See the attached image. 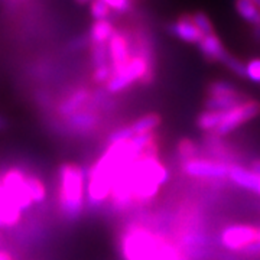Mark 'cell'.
<instances>
[{"instance_id":"4fadbf2b","label":"cell","mask_w":260,"mask_h":260,"mask_svg":"<svg viewBox=\"0 0 260 260\" xmlns=\"http://www.w3.org/2000/svg\"><path fill=\"white\" fill-rule=\"evenodd\" d=\"M64 120L68 132H71L74 135H87V133L93 132L97 127L100 117L95 112L83 109V110L77 112L73 116L64 119Z\"/></svg>"},{"instance_id":"83f0119b","label":"cell","mask_w":260,"mask_h":260,"mask_svg":"<svg viewBox=\"0 0 260 260\" xmlns=\"http://www.w3.org/2000/svg\"><path fill=\"white\" fill-rule=\"evenodd\" d=\"M113 75V68L112 64H106V65H100V67H95L93 71V81L95 84H106Z\"/></svg>"},{"instance_id":"9c48e42d","label":"cell","mask_w":260,"mask_h":260,"mask_svg":"<svg viewBox=\"0 0 260 260\" xmlns=\"http://www.w3.org/2000/svg\"><path fill=\"white\" fill-rule=\"evenodd\" d=\"M168 32L174 37L184 41L186 44H200L205 37L204 34L197 28L191 15H182L172 23L168 25Z\"/></svg>"},{"instance_id":"ba28073f","label":"cell","mask_w":260,"mask_h":260,"mask_svg":"<svg viewBox=\"0 0 260 260\" xmlns=\"http://www.w3.org/2000/svg\"><path fill=\"white\" fill-rule=\"evenodd\" d=\"M2 184L22 211L30 210V207L34 205V201L29 194L26 174L23 171H20L18 168H9L2 175Z\"/></svg>"},{"instance_id":"5b68a950","label":"cell","mask_w":260,"mask_h":260,"mask_svg":"<svg viewBox=\"0 0 260 260\" xmlns=\"http://www.w3.org/2000/svg\"><path fill=\"white\" fill-rule=\"evenodd\" d=\"M153 80V68L150 59L145 54H139L130 58L120 70L114 71L112 78L104 84L106 91L110 94H119L127 90L130 85L136 81L142 84L152 83Z\"/></svg>"},{"instance_id":"9a60e30c","label":"cell","mask_w":260,"mask_h":260,"mask_svg":"<svg viewBox=\"0 0 260 260\" xmlns=\"http://www.w3.org/2000/svg\"><path fill=\"white\" fill-rule=\"evenodd\" d=\"M198 48L201 54L208 59V61H215L223 64L225 56L229 55V51L224 48L221 39L217 37L215 34H210L203 38V41L198 44Z\"/></svg>"},{"instance_id":"52a82bcc","label":"cell","mask_w":260,"mask_h":260,"mask_svg":"<svg viewBox=\"0 0 260 260\" xmlns=\"http://www.w3.org/2000/svg\"><path fill=\"white\" fill-rule=\"evenodd\" d=\"M260 114V103L256 100H244L236 107H233L227 112H223V119L218 127L215 129L213 136L224 138L233 133L234 130L242 127L243 124L249 123L254 117Z\"/></svg>"},{"instance_id":"e0dca14e","label":"cell","mask_w":260,"mask_h":260,"mask_svg":"<svg viewBox=\"0 0 260 260\" xmlns=\"http://www.w3.org/2000/svg\"><path fill=\"white\" fill-rule=\"evenodd\" d=\"M244 95H220V97H207L204 102V109L210 112H227L237 104L244 102Z\"/></svg>"},{"instance_id":"e575fe53","label":"cell","mask_w":260,"mask_h":260,"mask_svg":"<svg viewBox=\"0 0 260 260\" xmlns=\"http://www.w3.org/2000/svg\"><path fill=\"white\" fill-rule=\"evenodd\" d=\"M0 182H2V175H0Z\"/></svg>"},{"instance_id":"277c9868","label":"cell","mask_w":260,"mask_h":260,"mask_svg":"<svg viewBox=\"0 0 260 260\" xmlns=\"http://www.w3.org/2000/svg\"><path fill=\"white\" fill-rule=\"evenodd\" d=\"M218 244L233 256L244 260H260V225L232 223L218 232Z\"/></svg>"},{"instance_id":"d6986e66","label":"cell","mask_w":260,"mask_h":260,"mask_svg":"<svg viewBox=\"0 0 260 260\" xmlns=\"http://www.w3.org/2000/svg\"><path fill=\"white\" fill-rule=\"evenodd\" d=\"M234 6L243 20L253 26H260V9L251 0H236Z\"/></svg>"},{"instance_id":"cb8c5ba5","label":"cell","mask_w":260,"mask_h":260,"mask_svg":"<svg viewBox=\"0 0 260 260\" xmlns=\"http://www.w3.org/2000/svg\"><path fill=\"white\" fill-rule=\"evenodd\" d=\"M91 62L94 68L100 65L110 64V55L107 45H91Z\"/></svg>"},{"instance_id":"7402d4cb","label":"cell","mask_w":260,"mask_h":260,"mask_svg":"<svg viewBox=\"0 0 260 260\" xmlns=\"http://www.w3.org/2000/svg\"><path fill=\"white\" fill-rule=\"evenodd\" d=\"M201 153H203V149L195 140L184 138L178 142L177 155L181 162L188 160V159L198 158V156H201Z\"/></svg>"},{"instance_id":"8fae6325","label":"cell","mask_w":260,"mask_h":260,"mask_svg":"<svg viewBox=\"0 0 260 260\" xmlns=\"http://www.w3.org/2000/svg\"><path fill=\"white\" fill-rule=\"evenodd\" d=\"M22 214L23 211L0 182V229H10L18 225L22 220Z\"/></svg>"},{"instance_id":"1f68e13d","label":"cell","mask_w":260,"mask_h":260,"mask_svg":"<svg viewBox=\"0 0 260 260\" xmlns=\"http://www.w3.org/2000/svg\"><path fill=\"white\" fill-rule=\"evenodd\" d=\"M6 126H8V123H6V119L0 116V130H5V129H6Z\"/></svg>"},{"instance_id":"5bb4252c","label":"cell","mask_w":260,"mask_h":260,"mask_svg":"<svg viewBox=\"0 0 260 260\" xmlns=\"http://www.w3.org/2000/svg\"><path fill=\"white\" fill-rule=\"evenodd\" d=\"M90 102V91L87 88H78L70 95H67L56 107V114L61 119H67L77 112L83 110L84 106Z\"/></svg>"},{"instance_id":"603a6c76","label":"cell","mask_w":260,"mask_h":260,"mask_svg":"<svg viewBox=\"0 0 260 260\" xmlns=\"http://www.w3.org/2000/svg\"><path fill=\"white\" fill-rule=\"evenodd\" d=\"M208 97H220V95H240V91L234 87V84L224 81V80H217L208 85L207 88Z\"/></svg>"},{"instance_id":"836d02e7","label":"cell","mask_w":260,"mask_h":260,"mask_svg":"<svg viewBox=\"0 0 260 260\" xmlns=\"http://www.w3.org/2000/svg\"><path fill=\"white\" fill-rule=\"evenodd\" d=\"M251 2H253V3H254V5H256V6L260 9V0H251Z\"/></svg>"},{"instance_id":"7a4b0ae2","label":"cell","mask_w":260,"mask_h":260,"mask_svg":"<svg viewBox=\"0 0 260 260\" xmlns=\"http://www.w3.org/2000/svg\"><path fill=\"white\" fill-rule=\"evenodd\" d=\"M117 249L123 260H188L175 240L143 223L124 225Z\"/></svg>"},{"instance_id":"30bf717a","label":"cell","mask_w":260,"mask_h":260,"mask_svg":"<svg viewBox=\"0 0 260 260\" xmlns=\"http://www.w3.org/2000/svg\"><path fill=\"white\" fill-rule=\"evenodd\" d=\"M229 181L237 188H242L244 191L259 195L260 175L254 171H251L250 168L247 169L239 164H232L230 171H229Z\"/></svg>"},{"instance_id":"f546056e","label":"cell","mask_w":260,"mask_h":260,"mask_svg":"<svg viewBox=\"0 0 260 260\" xmlns=\"http://www.w3.org/2000/svg\"><path fill=\"white\" fill-rule=\"evenodd\" d=\"M103 2L117 13H126L132 8V0H103Z\"/></svg>"},{"instance_id":"484cf974","label":"cell","mask_w":260,"mask_h":260,"mask_svg":"<svg viewBox=\"0 0 260 260\" xmlns=\"http://www.w3.org/2000/svg\"><path fill=\"white\" fill-rule=\"evenodd\" d=\"M224 67H227L233 74H236L237 77H246V64L240 61L239 58H236L229 52V55L225 56V59L223 61Z\"/></svg>"},{"instance_id":"44dd1931","label":"cell","mask_w":260,"mask_h":260,"mask_svg":"<svg viewBox=\"0 0 260 260\" xmlns=\"http://www.w3.org/2000/svg\"><path fill=\"white\" fill-rule=\"evenodd\" d=\"M26 182H28L29 194L32 197L34 204H42L47 200V186L44 181L35 174H26Z\"/></svg>"},{"instance_id":"4316f807","label":"cell","mask_w":260,"mask_h":260,"mask_svg":"<svg viewBox=\"0 0 260 260\" xmlns=\"http://www.w3.org/2000/svg\"><path fill=\"white\" fill-rule=\"evenodd\" d=\"M192 16V20L194 23L197 25V28L200 29L204 35H210V34H214V26L211 23L210 18L205 15L204 12H195Z\"/></svg>"},{"instance_id":"d6a6232c","label":"cell","mask_w":260,"mask_h":260,"mask_svg":"<svg viewBox=\"0 0 260 260\" xmlns=\"http://www.w3.org/2000/svg\"><path fill=\"white\" fill-rule=\"evenodd\" d=\"M74 2L78 5H87V3H91L93 0H74Z\"/></svg>"},{"instance_id":"d4e9b609","label":"cell","mask_w":260,"mask_h":260,"mask_svg":"<svg viewBox=\"0 0 260 260\" xmlns=\"http://www.w3.org/2000/svg\"><path fill=\"white\" fill-rule=\"evenodd\" d=\"M112 9L103 0H93L90 3V13L94 20H109Z\"/></svg>"},{"instance_id":"f1b7e54d","label":"cell","mask_w":260,"mask_h":260,"mask_svg":"<svg viewBox=\"0 0 260 260\" xmlns=\"http://www.w3.org/2000/svg\"><path fill=\"white\" fill-rule=\"evenodd\" d=\"M246 78L253 83H260V58H253L246 62Z\"/></svg>"},{"instance_id":"2e32d148","label":"cell","mask_w":260,"mask_h":260,"mask_svg":"<svg viewBox=\"0 0 260 260\" xmlns=\"http://www.w3.org/2000/svg\"><path fill=\"white\" fill-rule=\"evenodd\" d=\"M116 29L110 20H94L90 28L88 41L91 45H107Z\"/></svg>"},{"instance_id":"ac0fdd59","label":"cell","mask_w":260,"mask_h":260,"mask_svg":"<svg viewBox=\"0 0 260 260\" xmlns=\"http://www.w3.org/2000/svg\"><path fill=\"white\" fill-rule=\"evenodd\" d=\"M162 123V117L156 113H148L145 116H140L139 119L130 123L135 135H145V133H153L156 132Z\"/></svg>"},{"instance_id":"6da1fadb","label":"cell","mask_w":260,"mask_h":260,"mask_svg":"<svg viewBox=\"0 0 260 260\" xmlns=\"http://www.w3.org/2000/svg\"><path fill=\"white\" fill-rule=\"evenodd\" d=\"M153 148L123 164L113 181L109 204L119 213L152 204L168 185L171 172Z\"/></svg>"},{"instance_id":"7c38bea8","label":"cell","mask_w":260,"mask_h":260,"mask_svg":"<svg viewBox=\"0 0 260 260\" xmlns=\"http://www.w3.org/2000/svg\"><path fill=\"white\" fill-rule=\"evenodd\" d=\"M109 55H110V64H112L113 73L120 70L123 65L129 61L132 55H130V47L129 39L124 34H121L119 30H116L110 38L109 44Z\"/></svg>"},{"instance_id":"8992f818","label":"cell","mask_w":260,"mask_h":260,"mask_svg":"<svg viewBox=\"0 0 260 260\" xmlns=\"http://www.w3.org/2000/svg\"><path fill=\"white\" fill-rule=\"evenodd\" d=\"M232 162H224L214 158L198 156L181 162V171L185 177L200 181H225L229 179Z\"/></svg>"},{"instance_id":"4dcf8cb0","label":"cell","mask_w":260,"mask_h":260,"mask_svg":"<svg viewBox=\"0 0 260 260\" xmlns=\"http://www.w3.org/2000/svg\"><path fill=\"white\" fill-rule=\"evenodd\" d=\"M0 260H13V256L10 254V251L0 249Z\"/></svg>"},{"instance_id":"ffe728a7","label":"cell","mask_w":260,"mask_h":260,"mask_svg":"<svg viewBox=\"0 0 260 260\" xmlns=\"http://www.w3.org/2000/svg\"><path fill=\"white\" fill-rule=\"evenodd\" d=\"M221 119H223V112L204 110V112L200 113L198 117H197V127L201 132L213 135L215 129L218 127V124L221 123Z\"/></svg>"},{"instance_id":"3957f363","label":"cell","mask_w":260,"mask_h":260,"mask_svg":"<svg viewBox=\"0 0 260 260\" xmlns=\"http://www.w3.org/2000/svg\"><path fill=\"white\" fill-rule=\"evenodd\" d=\"M87 205V169L65 162L58 169V207L67 221H77Z\"/></svg>"}]
</instances>
